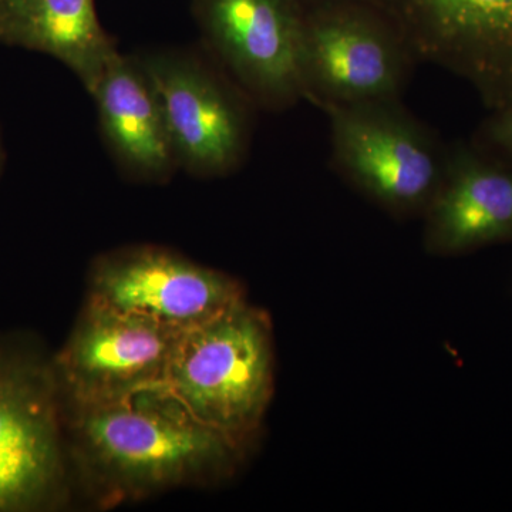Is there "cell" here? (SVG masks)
<instances>
[{"label": "cell", "instance_id": "6da1fadb", "mask_svg": "<svg viewBox=\"0 0 512 512\" xmlns=\"http://www.w3.org/2000/svg\"><path fill=\"white\" fill-rule=\"evenodd\" d=\"M70 464L100 505L227 476L244 444L195 419L161 389L66 407Z\"/></svg>", "mask_w": 512, "mask_h": 512}, {"label": "cell", "instance_id": "7a4b0ae2", "mask_svg": "<svg viewBox=\"0 0 512 512\" xmlns=\"http://www.w3.org/2000/svg\"><path fill=\"white\" fill-rule=\"evenodd\" d=\"M164 389L195 419L245 446L261 426L274 390L268 315L244 299L183 330Z\"/></svg>", "mask_w": 512, "mask_h": 512}, {"label": "cell", "instance_id": "3957f363", "mask_svg": "<svg viewBox=\"0 0 512 512\" xmlns=\"http://www.w3.org/2000/svg\"><path fill=\"white\" fill-rule=\"evenodd\" d=\"M70 471L53 359L29 338L0 336V512L63 507Z\"/></svg>", "mask_w": 512, "mask_h": 512}, {"label": "cell", "instance_id": "277c9868", "mask_svg": "<svg viewBox=\"0 0 512 512\" xmlns=\"http://www.w3.org/2000/svg\"><path fill=\"white\" fill-rule=\"evenodd\" d=\"M413 60L392 20L366 0H328L302 10L303 99L325 111L399 100Z\"/></svg>", "mask_w": 512, "mask_h": 512}, {"label": "cell", "instance_id": "5b68a950", "mask_svg": "<svg viewBox=\"0 0 512 512\" xmlns=\"http://www.w3.org/2000/svg\"><path fill=\"white\" fill-rule=\"evenodd\" d=\"M333 163L343 177L387 210L426 212L436 197L447 150L399 100L326 110Z\"/></svg>", "mask_w": 512, "mask_h": 512}, {"label": "cell", "instance_id": "8992f818", "mask_svg": "<svg viewBox=\"0 0 512 512\" xmlns=\"http://www.w3.org/2000/svg\"><path fill=\"white\" fill-rule=\"evenodd\" d=\"M156 93L178 168L201 178L237 170L249 147L245 94L190 53L136 56Z\"/></svg>", "mask_w": 512, "mask_h": 512}, {"label": "cell", "instance_id": "52a82bcc", "mask_svg": "<svg viewBox=\"0 0 512 512\" xmlns=\"http://www.w3.org/2000/svg\"><path fill=\"white\" fill-rule=\"evenodd\" d=\"M183 330L87 301L53 366L66 407L92 406L165 386Z\"/></svg>", "mask_w": 512, "mask_h": 512}, {"label": "cell", "instance_id": "ba28073f", "mask_svg": "<svg viewBox=\"0 0 512 512\" xmlns=\"http://www.w3.org/2000/svg\"><path fill=\"white\" fill-rule=\"evenodd\" d=\"M427 60L473 84L493 110L512 103V0H366Z\"/></svg>", "mask_w": 512, "mask_h": 512}, {"label": "cell", "instance_id": "9c48e42d", "mask_svg": "<svg viewBox=\"0 0 512 512\" xmlns=\"http://www.w3.org/2000/svg\"><path fill=\"white\" fill-rule=\"evenodd\" d=\"M192 13L205 45L251 103L282 110L303 99L295 0H192Z\"/></svg>", "mask_w": 512, "mask_h": 512}, {"label": "cell", "instance_id": "30bf717a", "mask_svg": "<svg viewBox=\"0 0 512 512\" xmlns=\"http://www.w3.org/2000/svg\"><path fill=\"white\" fill-rule=\"evenodd\" d=\"M244 299L231 276L161 248L101 256L90 274L89 301L178 330L215 318Z\"/></svg>", "mask_w": 512, "mask_h": 512}, {"label": "cell", "instance_id": "8fae6325", "mask_svg": "<svg viewBox=\"0 0 512 512\" xmlns=\"http://www.w3.org/2000/svg\"><path fill=\"white\" fill-rule=\"evenodd\" d=\"M424 242L431 254L457 255L512 241V168L457 144L426 212Z\"/></svg>", "mask_w": 512, "mask_h": 512}, {"label": "cell", "instance_id": "7c38bea8", "mask_svg": "<svg viewBox=\"0 0 512 512\" xmlns=\"http://www.w3.org/2000/svg\"><path fill=\"white\" fill-rule=\"evenodd\" d=\"M90 96L104 140L124 173L150 183L171 178L177 160L160 103L137 57L117 52Z\"/></svg>", "mask_w": 512, "mask_h": 512}, {"label": "cell", "instance_id": "4fadbf2b", "mask_svg": "<svg viewBox=\"0 0 512 512\" xmlns=\"http://www.w3.org/2000/svg\"><path fill=\"white\" fill-rule=\"evenodd\" d=\"M0 43L55 57L89 94L119 52L94 0H0Z\"/></svg>", "mask_w": 512, "mask_h": 512}, {"label": "cell", "instance_id": "5bb4252c", "mask_svg": "<svg viewBox=\"0 0 512 512\" xmlns=\"http://www.w3.org/2000/svg\"><path fill=\"white\" fill-rule=\"evenodd\" d=\"M484 140L512 160V103L494 110L483 130Z\"/></svg>", "mask_w": 512, "mask_h": 512}, {"label": "cell", "instance_id": "9a60e30c", "mask_svg": "<svg viewBox=\"0 0 512 512\" xmlns=\"http://www.w3.org/2000/svg\"><path fill=\"white\" fill-rule=\"evenodd\" d=\"M303 9L312 8V6L319 5V3L328 2V0H295Z\"/></svg>", "mask_w": 512, "mask_h": 512}, {"label": "cell", "instance_id": "2e32d148", "mask_svg": "<svg viewBox=\"0 0 512 512\" xmlns=\"http://www.w3.org/2000/svg\"><path fill=\"white\" fill-rule=\"evenodd\" d=\"M3 164V148H2V141H0V168H2Z\"/></svg>", "mask_w": 512, "mask_h": 512}]
</instances>
